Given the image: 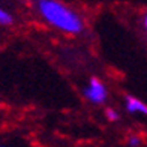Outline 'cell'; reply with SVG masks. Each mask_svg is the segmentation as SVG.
<instances>
[{"label": "cell", "instance_id": "cell-1", "mask_svg": "<svg viewBox=\"0 0 147 147\" xmlns=\"http://www.w3.org/2000/svg\"><path fill=\"white\" fill-rule=\"evenodd\" d=\"M38 15L47 24L68 35H78L84 30V20L77 11L57 0H39L35 5Z\"/></svg>", "mask_w": 147, "mask_h": 147}, {"label": "cell", "instance_id": "cell-2", "mask_svg": "<svg viewBox=\"0 0 147 147\" xmlns=\"http://www.w3.org/2000/svg\"><path fill=\"white\" fill-rule=\"evenodd\" d=\"M107 96H108V90L99 78H92L84 89V98L92 104H104Z\"/></svg>", "mask_w": 147, "mask_h": 147}, {"label": "cell", "instance_id": "cell-3", "mask_svg": "<svg viewBox=\"0 0 147 147\" xmlns=\"http://www.w3.org/2000/svg\"><path fill=\"white\" fill-rule=\"evenodd\" d=\"M126 110L131 114H143L147 116V105L135 96H126Z\"/></svg>", "mask_w": 147, "mask_h": 147}, {"label": "cell", "instance_id": "cell-4", "mask_svg": "<svg viewBox=\"0 0 147 147\" xmlns=\"http://www.w3.org/2000/svg\"><path fill=\"white\" fill-rule=\"evenodd\" d=\"M12 23H14V15H12L8 9H5L0 6V24L2 26H11Z\"/></svg>", "mask_w": 147, "mask_h": 147}, {"label": "cell", "instance_id": "cell-5", "mask_svg": "<svg viewBox=\"0 0 147 147\" xmlns=\"http://www.w3.org/2000/svg\"><path fill=\"white\" fill-rule=\"evenodd\" d=\"M107 117H108V120H111V122H117L120 114L114 108H108V110H107Z\"/></svg>", "mask_w": 147, "mask_h": 147}, {"label": "cell", "instance_id": "cell-6", "mask_svg": "<svg viewBox=\"0 0 147 147\" xmlns=\"http://www.w3.org/2000/svg\"><path fill=\"white\" fill-rule=\"evenodd\" d=\"M128 144H129L131 147H137V146L141 144V140H140L138 135H132V137H129V140H128Z\"/></svg>", "mask_w": 147, "mask_h": 147}, {"label": "cell", "instance_id": "cell-7", "mask_svg": "<svg viewBox=\"0 0 147 147\" xmlns=\"http://www.w3.org/2000/svg\"><path fill=\"white\" fill-rule=\"evenodd\" d=\"M143 29H144L146 38H147V12H144V15H143Z\"/></svg>", "mask_w": 147, "mask_h": 147}, {"label": "cell", "instance_id": "cell-8", "mask_svg": "<svg viewBox=\"0 0 147 147\" xmlns=\"http://www.w3.org/2000/svg\"><path fill=\"white\" fill-rule=\"evenodd\" d=\"M0 147H3V146H0Z\"/></svg>", "mask_w": 147, "mask_h": 147}]
</instances>
